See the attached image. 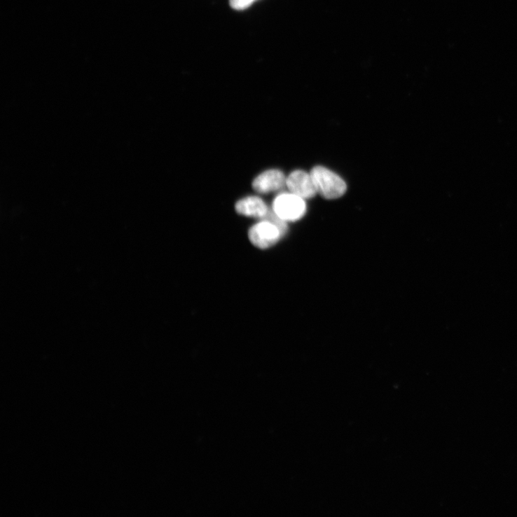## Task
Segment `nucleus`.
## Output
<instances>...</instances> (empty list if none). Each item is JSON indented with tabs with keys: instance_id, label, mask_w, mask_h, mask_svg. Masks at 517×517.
<instances>
[{
	"instance_id": "f257e3e1",
	"label": "nucleus",
	"mask_w": 517,
	"mask_h": 517,
	"mask_svg": "<svg viewBox=\"0 0 517 517\" xmlns=\"http://www.w3.org/2000/svg\"><path fill=\"white\" fill-rule=\"evenodd\" d=\"M287 222L279 218L273 209L249 231V239L254 246L268 249L274 246L287 233Z\"/></svg>"
},
{
	"instance_id": "f03ea898",
	"label": "nucleus",
	"mask_w": 517,
	"mask_h": 517,
	"mask_svg": "<svg viewBox=\"0 0 517 517\" xmlns=\"http://www.w3.org/2000/svg\"><path fill=\"white\" fill-rule=\"evenodd\" d=\"M316 190L326 199H336L346 193V183L333 171L323 166L314 167L310 172Z\"/></svg>"
},
{
	"instance_id": "7ed1b4c3",
	"label": "nucleus",
	"mask_w": 517,
	"mask_h": 517,
	"mask_svg": "<svg viewBox=\"0 0 517 517\" xmlns=\"http://www.w3.org/2000/svg\"><path fill=\"white\" fill-rule=\"evenodd\" d=\"M272 209L283 221L293 222L304 216L306 204L301 197L290 191L283 192L274 199Z\"/></svg>"
},
{
	"instance_id": "20e7f679",
	"label": "nucleus",
	"mask_w": 517,
	"mask_h": 517,
	"mask_svg": "<svg viewBox=\"0 0 517 517\" xmlns=\"http://www.w3.org/2000/svg\"><path fill=\"white\" fill-rule=\"evenodd\" d=\"M286 186L290 192L305 200L312 198L318 193L310 174L301 170L292 172L287 177Z\"/></svg>"
},
{
	"instance_id": "39448f33",
	"label": "nucleus",
	"mask_w": 517,
	"mask_h": 517,
	"mask_svg": "<svg viewBox=\"0 0 517 517\" xmlns=\"http://www.w3.org/2000/svg\"><path fill=\"white\" fill-rule=\"evenodd\" d=\"M287 178L278 169H269L258 175L252 182L254 190L262 194L276 192L286 186Z\"/></svg>"
},
{
	"instance_id": "423d86ee",
	"label": "nucleus",
	"mask_w": 517,
	"mask_h": 517,
	"mask_svg": "<svg viewBox=\"0 0 517 517\" xmlns=\"http://www.w3.org/2000/svg\"><path fill=\"white\" fill-rule=\"evenodd\" d=\"M235 209L239 214L260 219H265L270 212L265 201L255 195L247 196L238 200Z\"/></svg>"
},
{
	"instance_id": "0eeeda50",
	"label": "nucleus",
	"mask_w": 517,
	"mask_h": 517,
	"mask_svg": "<svg viewBox=\"0 0 517 517\" xmlns=\"http://www.w3.org/2000/svg\"><path fill=\"white\" fill-rule=\"evenodd\" d=\"M254 1L255 0H230V5L235 10H244Z\"/></svg>"
}]
</instances>
